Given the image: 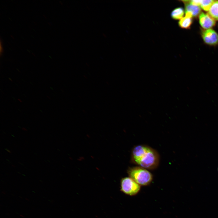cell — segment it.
<instances>
[{"label": "cell", "mask_w": 218, "mask_h": 218, "mask_svg": "<svg viewBox=\"0 0 218 218\" xmlns=\"http://www.w3.org/2000/svg\"><path fill=\"white\" fill-rule=\"evenodd\" d=\"M127 172L131 178L140 186H147L153 180L152 174L147 169L140 166L129 167Z\"/></svg>", "instance_id": "7a4b0ae2"}, {"label": "cell", "mask_w": 218, "mask_h": 218, "mask_svg": "<svg viewBox=\"0 0 218 218\" xmlns=\"http://www.w3.org/2000/svg\"><path fill=\"white\" fill-rule=\"evenodd\" d=\"M189 2L190 4L193 5L199 6L200 5L201 0H193L189 1Z\"/></svg>", "instance_id": "8fae6325"}, {"label": "cell", "mask_w": 218, "mask_h": 218, "mask_svg": "<svg viewBox=\"0 0 218 218\" xmlns=\"http://www.w3.org/2000/svg\"><path fill=\"white\" fill-rule=\"evenodd\" d=\"M140 185L130 177L122 178L120 181V190L130 196L136 195L140 191Z\"/></svg>", "instance_id": "3957f363"}, {"label": "cell", "mask_w": 218, "mask_h": 218, "mask_svg": "<svg viewBox=\"0 0 218 218\" xmlns=\"http://www.w3.org/2000/svg\"><path fill=\"white\" fill-rule=\"evenodd\" d=\"M217 170H218V169H217Z\"/></svg>", "instance_id": "5bb4252c"}, {"label": "cell", "mask_w": 218, "mask_h": 218, "mask_svg": "<svg viewBox=\"0 0 218 218\" xmlns=\"http://www.w3.org/2000/svg\"><path fill=\"white\" fill-rule=\"evenodd\" d=\"M192 22V18L185 16L180 20L178 24L182 28L189 29L190 28Z\"/></svg>", "instance_id": "ba28073f"}, {"label": "cell", "mask_w": 218, "mask_h": 218, "mask_svg": "<svg viewBox=\"0 0 218 218\" xmlns=\"http://www.w3.org/2000/svg\"><path fill=\"white\" fill-rule=\"evenodd\" d=\"M208 14L214 20H218V1H214Z\"/></svg>", "instance_id": "9c48e42d"}, {"label": "cell", "mask_w": 218, "mask_h": 218, "mask_svg": "<svg viewBox=\"0 0 218 218\" xmlns=\"http://www.w3.org/2000/svg\"><path fill=\"white\" fill-rule=\"evenodd\" d=\"M184 11L181 7L176 8L171 12L170 16L171 18L174 20H180L184 16Z\"/></svg>", "instance_id": "52a82bcc"}, {"label": "cell", "mask_w": 218, "mask_h": 218, "mask_svg": "<svg viewBox=\"0 0 218 218\" xmlns=\"http://www.w3.org/2000/svg\"><path fill=\"white\" fill-rule=\"evenodd\" d=\"M199 22L201 26L205 29H208L214 27L216 22L208 13L201 12L199 15Z\"/></svg>", "instance_id": "8992f818"}, {"label": "cell", "mask_w": 218, "mask_h": 218, "mask_svg": "<svg viewBox=\"0 0 218 218\" xmlns=\"http://www.w3.org/2000/svg\"><path fill=\"white\" fill-rule=\"evenodd\" d=\"M201 35L204 42L211 46L218 44V34L213 29H209L201 31Z\"/></svg>", "instance_id": "277c9868"}, {"label": "cell", "mask_w": 218, "mask_h": 218, "mask_svg": "<svg viewBox=\"0 0 218 218\" xmlns=\"http://www.w3.org/2000/svg\"><path fill=\"white\" fill-rule=\"evenodd\" d=\"M214 1L213 0H201L200 7L205 11H208Z\"/></svg>", "instance_id": "30bf717a"}, {"label": "cell", "mask_w": 218, "mask_h": 218, "mask_svg": "<svg viewBox=\"0 0 218 218\" xmlns=\"http://www.w3.org/2000/svg\"><path fill=\"white\" fill-rule=\"evenodd\" d=\"M7 151L9 153H11V152H10V150L7 149Z\"/></svg>", "instance_id": "4fadbf2b"}, {"label": "cell", "mask_w": 218, "mask_h": 218, "mask_svg": "<svg viewBox=\"0 0 218 218\" xmlns=\"http://www.w3.org/2000/svg\"><path fill=\"white\" fill-rule=\"evenodd\" d=\"M22 129L23 130H27L25 128H22Z\"/></svg>", "instance_id": "7c38bea8"}, {"label": "cell", "mask_w": 218, "mask_h": 218, "mask_svg": "<svg viewBox=\"0 0 218 218\" xmlns=\"http://www.w3.org/2000/svg\"><path fill=\"white\" fill-rule=\"evenodd\" d=\"M185 5V16L192 18L196 17L201 13V8L200 6L193 5L188 0L181 1Z\"/></svg>", "instance_id": "5b68a950"}, {"label": "cell", "mask_w": 218, "mask_h": 218, "mask_svg": "<svg viewBox=\"0 0 218 218\" xmlns=\"http://www.w3.org/2000/svg\"><path fill=\"white\" fill-rule=\"evenodd\" d=\"M159 159L157 152L146 145L137 146L133 148L132 151L131 161L147 169H156L159 165Z\"/></svg>", "instance_id": "6da1fadb"}]
</instances>
